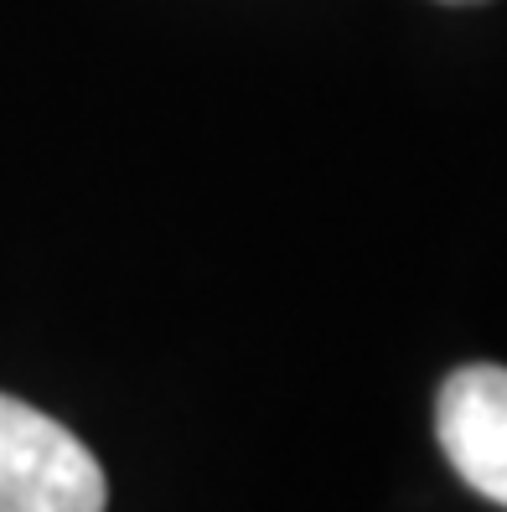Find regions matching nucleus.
<instances>
[{
    "mask_svg": "<svg viewBox=\"0 0 507 512\" xmlns=\"http://www.w3.org/2000/svg\"><path fill=\"white\" fill-rule=\"evenodd\" d=\"M109 481L73 430L0 394V512H104Z\"/></svg>",
    "mask_w": 507,
    "mask_h": 512,
    "instance_id": "f257e3e1",
    "label": "nucleus"
},
{
    "mask_svg": "<svg viewBox=\"0 0 507 512\" xmlns=\"http://www.w3.org/2000/svg\"><path fill=\"white\" fill-rule=\"evenodd\" d=\"M435 435L451 471L507 512V368L471 363L440 383Z\"/></svg>",
    "mask_w": 507,
    "mask_h": 512,
    "instance_id": "f03ea898",
    "label": "nucleus"
},
{
    "mask_svg": "<svg viewBox=\"0 0 507 512\" xmlns=\"http://www.w3.org/2000/svg\"><path fill=\"white\" fill-rule=\"evenodd\" d=\"M440 6H482V0H440Z\"/></svg>",
    "mask_w": 507,
    "mask_h": 512,
    "instance_id": "7ed1b4c3",
    "label": "nucleus"
}]
</instances>
